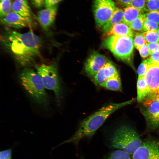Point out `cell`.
<instances>
[{
  "label": "cell",
  "instance_id": "obj_1",
  "mask_svg": "<svg viewBox=\"0 0 159 159\" xmlns=\"http://www.w3.org/2000/svg\"><path fill=\"white\" fill-rule=\"evenodd\" d=\"M1 38L4 48L21 66L33 64L40 55L42 39L32 31L21 33L7 29Z\"/></svg>",
  "mask_w": 159,
  "mask_h": 159
},
{
  "label": "cell",
  "instance_id": "obj_2",
  "mask_svg": "<svg viewBox=\"0 0 159 159\" xmlns=\"http://www.w3.org/2000/svg\"><path fill=\"white\" fill-rule=\"evenodd\" d=\"M134 100L104 106L82 121L74 135L61 144L67 143L77 145L82 140L90 138L106 120L119 108L132 102Z\"/></svg>",
  "mask_w": 159,
  "mask_h": 159
},
{
  "label": "cell",
  "instance_id": "obj_3",
  "mask_svg": "<svg viewBox=\"0 0 159 159\" xmlns=\"http://www.w3.org/2000/svg\"><path fill=\"white\" fill-rule=\"evenodd\" d=\"M19 80L21 86L37 103L44 107L48 104V98L42 78L36 72L28 67L20 73Z\"/></svg>",
  "mask_w": 159,
  "mask_h": 159
},
{
  "label": "cell",
  "instance_id": "obj_4",
  "mask_svg": "<svg viewBox=\"0 0 159 159\" xmlns=\"http://www.w3.org/2000/svg\"><path fill=\"white\" fill-rule=\"evenodd\" d=\"M142 143L136 131L125 125L119 126L115 129L108 140L110 148L123 150L130 155H132Z\"/></svg>",
  "mask_w": 159,
  "mask_h": 159
},
{
  "label": "cell",
  "instance_id": "obj_5",
  "mask_svg": "<svg viewBox=\"0 0 159 159\" xmlns=\"http://www.w3.org/2000/svg\"><path fill=\"white\" fill-rule=\"evenodd\" d=\"M102 46L118 58L127 61L132 55L133 39L128 36H112L104 40Z\"/></svg>",
  "mask_w": 159,
  "mask_h": 159
},
{
  "label": "cell",
  "instance_id": "obj_6",
  "mask_svg": "<svg viewBox=\"0 0 159 159\" xmlns=\"http://www.w3.org/2000/svg\"><path fill=\"white\" fill-rule=\"evenodd\" d=\"M45 88L53 92L57 99L61 96V87L56 64L42 63L36 66Z\"/></svg>",
  "mask_w": 159,
  "mask_h": 159
},
{
  "label": "cell",
  "instance_id": "obj_7",
  "mask_svg": "<svg viewBox=\"0 0 159 159\" xmlns=\"http://www.w3.org/2000/svg\"><path fill=\"white\" fill-rule=\"evenodd\" d=\"M116 8L112 0H94L93 13L98 27L102 28L108 22Z\"/></svg>",
  "mask_w": 159,
  "mask_h": 159
},
{
  "label": "cell",
  "instance_id": "obj_8",
  "mask_svg": "<svg viewBox=\"0 0 159 159\" xmlns=\"http://www.w3.org/2000/svg\"><path fill=\"white\" fill-rule=\"evenodd\" d=\"M145 100L143 114L149 126L156 129L159 127V102L149 96Z\"/></svg>",
  "mask_w": 159,
  "mask_h": 159
},
{
  "label": "cell",
  "instance_id": "obj_9",
  "mask_svg": "<svg viewBox=\"0 0 159 159\" xmlns=\"http://www.w3.org/2000/svg\"><path fill=\"white\" fill-rule=\"evenodd\" d=\"M132 159H159V143L152 140L142 142L132 154Z\"/></svg>",
  "mask_w": 159,
  "mask_h": 159
},
{
  "label": "cell",
  "instance_id": "obj_10",
  "mask_svg": "<svg viewBox=\"0 0 159 159\" xmlns=\"http://www.w3.org/2000/svg\"><path fill=\"white\" fill-rule=\"evenodd\" d=\"M110 61L104 55L94 51L87 58L85 69L87 75L93 77L100 69Z\"/></svg>",
  "mask_w": 159,
  "mask_h": 159
},
{
  "label": "cell",
  "instance_id": "obj_11",
  "mask_svg": "<svg viewBox=\"0 0 159 159\" xmlns=\"http://www.w3.org/2000/svg\"><path fill=\"white\" fill-rule=\"evenodd\" d=\"M1 21L6 26L17 29L29 27L34 25L31 18L23 16L13 11L1 17Z\"/></svg>",
  "mask_w": 159,
  "mask_h": 159
},
{
  "label": "cell",
  "instance_id": "obj_12",
  "mask_svg": "<svg viewBox=\"0 0 159 159\" xmlns=\"http://www.w3.org/2000/svg\"><path fill=\"white\" fill-rule=\"evenodd\" d=\"M144 77L148 87V95L159 90V64L148 65L147 70Z\"/></svg>",
  "mask_w": 159,
  "mask_h": 159
},
{
  "label": "cell",
  "instance_id": "obj_13",
  "mask_svg": "<svg viewBox=\"0 0 159 159\" xmlns=\"http://www.w3.org/2000/svg\"><path fill=\"white\" fill-rule=\"evenodd\" d=\"M57 6L39 11L36 18L42 27L47 30L53 24L57 14Z\"/></svg>",
  "mask_w": 159,
  "mask_h": 159
},
{
  "label": "cell",
  "instance_id": "obj_14",
  "mask_svg": "<svg viewBox=\"0 0 159 159\" xmlns=\"http://www.w3.org/2000/svg\"><path fill=\"white\" fill-rule=\"evenodd\" d=\"M118 73L115 67L110 61L92 77V80L96 85L101 86L108 79Z\"/></svg>",
  "mask_w": 159,
  "mask_h": 159
},
{
  "label": "cell",
  "instance_id": "obj_15",
  "mask_svg": "<svg viewBox=\"0 0 159 159\" xmlns=\"http://www.w3.org/2000/svg\"><path fill=\"white\" fill-rule=\"evenodd\" d=\"M135 34L128 25L122 22L112 26L104 34L106 37L119 36H128L133 38Z\"/></svg>",
  "mask_w": 159,
  "mask_h": 159
},
{
  "label": "cell",
  "instance_id": "obj_16",
  "mask_svg": "<svg viewBox=\"0 0 159 159\" xmlns=\"http://www.w3.org/2000/svg\"><path fill=\"white\" fill-rule=\"evenodd\" d=\"M12 10L25 17L31 18L32 16L27 0H14L12 4Z\"/></svg>",
  "mask_w": 159,
  "mask_h": 159
},
{
  "label": "cell",
  "instance_id": "obj_17",
  "mask_svg": "<svg viewBox=\"0 0 159 159\" xmlns=\"http://www.w3.org/2000/svg\"><path fill=\"white\" fill-rule=\"evenodd\" d=\"M123 16V10L116 7L109 21L102 27V31L105 33L113 26L122 22Z\"/></svg>",
  "mask_w": 159,
  "mask_h": 159
},
{
  "label": "cell",
  "instance_id": "obj_18",
  "mask_svg": "<svg viewBox=\"0 0 159 159\" xmlns=\"http://www.w3.org/2000/svg\"><path fill=\"white\" fill-rule=\"evenodd\" d=\"M143 13L142 11L134 7L126 6L123 9L122 22L129 26L132 21Z\"/></svg>",
  "mask_w": 159,
  "mask_h": 159
},
{
  "label": "cell",
  "instance_id": "obj_19",
  "mask_svg": "<svg viewBox=\"0 0 159 159\" xmlns=\"http://www.w3.org/2000/svg\"><path fill=\"white\" fill-rule=\"evenodd\" d=\"M101 86L110 90L121 91L122 90V86L119 73L108 79Z\"/></svg>",
  "mask_w": 159,
  "mask_h": 159
},
{
  "label": "cell",
  "instance_id": "obj_20",
  "mask_svg": "<svg viewBox=\"0 0 159 159\" xmlns=\"http://www.w3.org/2000/svg\"><path fill=\"white\" fill-rule=\"evenodd\" d=\"M137 84V99L138 102H141L148 95V88L144 77L138 79Z\"/></svg>",
  "mask_w": 159,
  "mask_h": 159
},
{
  "label": "cell",
  "instance_id": "obj_21",
  "mask_svg": "<svg viewBox=\"0 0 159 159\" xmlns=\"http://www.w3.org/2000/svg\"><path fill=\"white\" fill-rule=\"evenodd\" d=\"M145 20V14H142L132 21L129 26L133 30L143 32H145L144 27Z\"/></svg>",
  "mask_w": 159,
  "mask_h": 159
},
{
  "label": "cell",
  "instance_id": "obj_22",
  "mask_svg": "<svg viewBox=\"0 0 159 159\" xmlns=\"http://www.w3.org/2000/svg\"><path fill=\"white\" fill-rule=\"evenodd\" d=\"M106 159H132L130 154L122 150L117 149L110 153Z\"/></svg>",
  "mask_w": 159,
  "mask_h": 159
},
{
  "label": "cell",
  "instance_id": "obj_23",
  "mask_svg": "<svg viewBox=\"0 0 159 159\" xmlns=\"http://www.w3.org/2000/svg\"><path fill=\"white\" fill-rule=\"evenodd\" d=\"M142 33L147 43L159 42V35L157 30L147 31Z\"/></svg>",
  "mask_w": 159,
  "mask_h": 159
},
{
  "label": "cell",
  "instance_id": "obj_24",
  "mask_svg": "<svg viewBox=\"0 0 159 159\" xmlns=\"http://www.w3.org/2000/svg\"><path fill=\"white\" fill-rule=\"evenodd\" d=\"M12 10V4L10 0H0V15L1 18L4 16Z\"/></svg>",
  "mask_w": 159,
  "mask_h": 159
},
{
  "label": "cell",
  "instance_id": "obj_25",
  "mask_svg": "<svg viewBox=\"0 0 159 159\" xmlns=\"http://www.w3.org/2000/svg\"><path fill=\"white\" fill-rule=\"evenodd\" d=\"M159 10V0H146L145 11L147 12Z\"/></svg>",
  "mask_w": 159,
  "mask_h": 159
},
{
  "label": "cell",
  "instance_id": "obj_26",
  "mask_svg": "<svg viewBox=\"0 0 159 159\" xmlns=\"http://www.w3.org/2000/svg\"><path fill=\"white\" fill-rule=\"evenodd\" d=\"M133 43L135 47L138 50L147 43L143 33H136L133 39Z\"/></svg>",
  "mask_w": 159,
  "mask_h": 159
},
{
  "label": "cell",
  "instance_id": "obj_27",
  "mask_svg": "<svg viewBox=\"0 0 159 159\" xmlns=\"http://www.w3.org/2000/svg\"><path fill=\"white\" fill-rule=\"evenodd\" d=\"M145 19L159 24V10L145 14Z\"/></svg>",
  "mask_w": 159,
  "mask_h": 159
},
{
  "label": "cell",
  "instance_id": "obj_28",
  "mask_svg": "<svg viewBox=\"0 0 159 159\" xmlns=\"http://www.w3.org/2000/svg\"><path fill=\"white\" fill-rule=\"evenodd\" d=\"M145 1L146 0H132L129 6L140 9L144 12L145 11Z\"/></svg>",
  "mask_w": 159,
  "mask_h": 159
},
{
  "label": "cell",
  "instance_id": "obj_29",
  "mask_svg": "<svg viewBox=\"0 0 159 159\" xmlns=\"http://www.w3.org/2000/svg\"><path fill=\"white\" fill-rule=\"evenodd\" d=\"M148 67V64L145 60L143 61L139 65L138 69V79L144 77Z\"/></svg>",
  "mask_w": 159,
  "mask_h": 159
},
{
  "label": "cell",
  "instance_id": "obj_30",
  "mask_svg": "<svg viewBox=\"0 0 159 159\" xmlns=\"http://www.w3.org/2000/svg\"><path fill=\"white\" fill-rule=\"evenodd\" d=\"M144 27L145 31L157 30L159 28L158 24L145 19Z\"/></svg>",
  "mask_w": 159,
  "mask_h": 159
},
{
  "label": "cell",
  "instance_id": "obj_31",
  "mask_svg": "<svg viewBox=\"0 0 159 159\" xmlns=\"http://www.w3.org/2000/svg\"><path fill=\"white\" fill-rule=\"evenodd\" d=\"M145 61L148 65L159 64V50L153 53Z\"/></svg>",
  "mask_w": 159,
  "mask_h": 159
},
{
  "label": "cell",
  "instance_id": "obj_32",
  "mask_svg": "<svg viewBox=\"0 0 159 159\" xmlns=\"http://www.w3.org/2000/svg\"><path fill=\"white\" fill-rule=\"evenodd\" d=\"M0 159H12V149L11 148L1 151Z\"/></svg>",
  "mask_w": 159,
  "mask_h": 159
},
{
  "label": "cell",
  "instance_id": "obj_33",
  "mask_svg": "<svg viewBox=\"0 0 159 159\" xmlns=\"http://www.w3.org/2000/svg\"><path fill=\"white\" fill-rule=\"evenodd\" d=\"M138 50L141 56L143 58L147 57L150 55L147 43L143 45Z\"/></svg>",
  "mask_w": 159,
  "mask_h": 159
},
{
  "label": "cell",
  "instance_id": "obj_34",
  "mask_svg": "<svg viewBox=\"0 0 159 159\" xmlns=\"http://www.w3.org/2000/svg\"><path fill=\"white\" fill-rule=\"evenodd\" d=\"M147 44L150 54L153 52L159 50V42L147 43Z\"/></svg>",
  "mask_w": 159,
  "mask_h": 159
},
{
  "label": "cell",
  "instance_id": "obj_35",
  "mask_svg": "<svg viewBox=\"0 0 159 159\" xmlns=\"http://www.w3.org/2000/svg\"><path fill=\"white\" fill-rule=\"evenodd\" d=\"M62 0H45L44 5L46 8L52 7L57 5V4Z\"/></svg>",
  "mask_w": 159,
  "mask_h": 159
},
{
  "label": "cell",
  "instance_id": "obj_36",
  "mask_svg": "<svg viewBox=\"0 0 159 159\" xmlns=\"http://www.w3.org/2000/svg\"><path fill=\"white\" fill-rule=\"evenodd\" d=\"M45 0H31L32 4L37 8H41L44 4Z\"/></svg>",
  "mask_w": 159,
  "mask_h": 159
},
{
  "label": "cell",
  "instance_id": "obj_37",
  "mask_svg": "<svg viewBox=\"0 0 159 159\" xmlns=\"http://www.w3.org/2000/svg\"><path fill=\"white\" fill-rule=\"evenodd\" d=\"M148 96L151 97L159 102V90L149 94Z\"/></svg>",
  "mask_w": 159,
  "mask_h": 159
},
{
  "label": "cell",
  "instance_id": "obj_38",
  "mask_svg": "<svg viewBox=\"0 0 159 159\" xmlns=\"http://www.w3.org/2000/svg\"><path fill=\"white\" fill-rule=\"evenodd\" d=\"M120 4L125 6H129L130 5L132 0H116Z\"/></svg>",
  "mask_w": 159,
  "mask_h": 159
},
{
  "label": "cell",
  "instance_id": "obj_39",
  "mask_svg": "<svg viewBox=\"0 0 159 159\" xmlns=\"http://www.w3.org/2000/svg\"><path fill=\"white\" fill-rule=\"evenodd\" d=\"M157 32L158 33L159 35V28L157 30Z\"/></svg>",
  "mask_w": 159,
  "mask_h": 159
}]
</instances>
